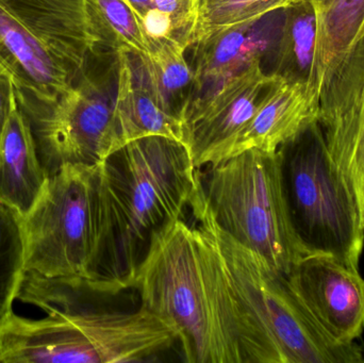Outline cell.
<instances>
[{
	"label": "cell",
	"mask_w": 364,
	"mask_h": 363,
	"mask_svg": "<svg viewBox=\"0 0 364 363\" xmlns=\"http://www.w3.org/2000/svg\"><path fill=\"white\" fill-rule=\"evenodd\" d=\"M132 289L176 334L188 363H250V341L213 241L183 217L156 232Z\"/></svg>",
	"instance_id": "1"
},
{
	"label": "cell",
	"mask_w": 364,
	"mask_h": 363,
	"mask_svg": "<svg viewBox=\"0 0 364 363\" xmlns=\"http://www.w3.org/2000/svg\"><path fill=\"white\" fill-rule=\"evenodd\" d=\"M107 213L104 259L97 294L132 289L156 232L181 219L190 206L197 168L184 143L161 136L128 143L102 162Z\"/></svg>",
	"instance_id": "2"
},
{
	"label": "cell",
	"mask_w": 364,
	"mask_h": 363,
	"mask_svg": "<svg viewBox=\"0 0 364 363\" xmlns=\"http://www.w3.org/2000/svg\"><path fill=\"white\" fill-rule=\"evenodd\" d=\"M188 209L222 258L247 332L250 363H363L360 345L333 340L284 274L218 227L208 210L199 177Z\"/></svg>",
	"instance_id": "3"
},
{
	"label": "cell",
	"mask_w": 364,
	"mask_h": 363,
	"mask_svg": "<svg viewBox=\"0 0 364 363\" xmlns=\"http://www.w3.org/2000/svg\"><path fill=\"white\" fill-rule=\"evenodd\" d=\"M21 223L25 273L95 283L107 239L102 162L65 166L48 177Z\"/></svg>",
	"instance_id": "4"
},
{
	"label": "cell",
	"mask_w": 364,
	"mask_h": 363,
	"mask_svg": "<svg viewBox=\"0 0 364 363\" xmlns=\"http://www.w3.org/2000/svg\"><path fill=\"white\" fill-rule=\"evenodd\" d=\"M205 168L199 181L218 227L289 274L306 255L291 223L277 151L248 149Z\"/></svg>",
	"instance_id": "5"
},
{
	"label": "cell",
	"mask_w": 364,
	"mask_h": 363,
	"mask_svg": "<svg viewBox=\"0 0 364 363\" xmlns=\"http://www.w3.org/2000/svg\"><path fill=\"white\" fill-rule=\"evenodd\" d=\"M277 153L289 215L305 255L331 256L359 270L363 222L331 160L318 121L304 128Z\"/></svg>",
	"instance_id": "6"
},
{
	"label": "cell",
	"mask_w": 364,
	"mask_h": 363,
	"mask_svg": "<svg viewBox=\"0 0 364 363\" xmlns=\"http://www.w3.org/2000/svg\"><path fill=\"white\" fill-rule=\"evenodd\" d=\"M92 55L82 0H0V64L19 91L55 99Z\"/></svg>",
	"instance_id": "7"
},
{
	"label": "cell",
	"mask_w": 364,
	"mask_h": 363,
	"mask_svg": "<svg viewBox=\"0 0 364 363\" xmlns=\"http://www.w3.org/2000/svg\"><path fill=\"white\" fill-rule=\"evenodd\" d=\"M17 300L70 322L76 363L145 362L177 342L174 330L143 307L132 313L96 308L58 277L26 272Z\"/></svg>",
	"instance_id": "8"
},
{
	"label": "cell",
	"mask_w": 364,
	"mask_h": 363,
	"mask_svg": "<svg viewBox=\"0 0 364 363\" xmlns=\"http://www.w3.org/2000/svg\"><path fill=\"white\" fill-rule=\"evenodd\" d=\"M16 100L47 176L65 166H95L108 157L114 99L90 68V60L77 82L55 99L16 89Z\"/></svg>",
	"instance_id": "9"
},
{
	"label": "cell",
	"mask_w": 364,
	"mask_h": 363,
	"mask_svg": "<svg viewBox=\"0 0 364 363\" xmlns=\"http://www.w3.org/2000/svg\"><path fill=\"white\" fill-rule=\"evenodd\" d=\"M278 75L263 70L261 58L229 77L209 94L188 102L182 115L186 144L195 168L226 160Z\"/></svg>",
	"instance_id": "10"
},
{
	"label": "cell",
	"mask_w": 364,
	"mask_h": 363,
	"mask_svg": "<svg viewBox=\"0 0 364 363\" xmlns=\"http://www.w3.org/2000/svg\"><path fill=\"white\" fill-rule=\"evenodd\" d=\"M318 124L364 227V36L323 83Z\"/></svg>",
	"instance_id": "11"
},
{
	"label": "cell",
	"mask_w": 364,
	"mask_h": 363,
	"mask_svg": "<svg viewBox=\"0 0 364 363\" xmlns=\"http://www.w3.org/2000/svg\"><path fill=\"white\" fill-rule=\"evenodd\" d=\"M316 323L337 342L353 345L364 332V279L331 256L310 255L284 275Z\"/></svg>",
	"instance_id": "12"
},
{
	"label": "cell",
	"mask_w": 364,
	"mask_h": 363,
	"mask_svg": "<svg viewBox=\"0 0 364 363\" xmlns=\"http://www.w3.org/2000/svg\"><path fill=\"white\" fill-rule=\"evenodd\" d=\"M117 61L109 156L145 136H166L186 144L181 117L166 109L156 95L143 60L132 53H119Z\"/></svg>",
	"instance_id": "13"
},
{
	"label": "cell",
	"mask_w": 364,
	"mask_h": 363,
	"mask_svg": "<svg viewBox=\"0 0 364 363\" xmlns=\"http://www.w3.org/2000/svg\"><path fill=\"white\" fill-rule=\"evenodd\" d=\"M318 110L320 96L311 87L278 76L228 158L248 149L276 153L304 128L318 121Z\"/></svg>",
	"instance_id": "14"
},
{
	"label": "cell",
	"mask_w": 364,
	"mask_h": 363,
	"mask_svg": "<svg viewBox=\"0 0 364 363\" xmlns=\"http://www.w3.org/2000/svg\"><path fill=\"white\" fill-rule=\"evenodd\" d=\"M47 179L29 121L16 100L0 141V205L25 219L42 195Z\"/></svg>",
	"instance_id": "15"
},
{
	"label": "cell",
	"mask_w": 364,
	"mask_h": 363,
	"mask_svg": "<svg viewBox=\"0 0 364 363\" xmlns=\"http://www.w3.org/2000/svg\"><path fill=\"white\" fill-rule=\"evenodd\" d=\"M82 4L94 58L129 53L151 59L153 42L128 0H82Z\"/></svg>",
	"instance_id": "16"
},
{
	"label": "cell",
	"mask_w": 364,
	"mask_h": 363,
	"mask_svg": "<svg viewBox=\"0 0 364 363\" xmlns=\"http://www.w3.org/2000/svg\"><path fill=\"white\" fill-rule=\"evenodd\" d=\"M255 23L224 30L194 45L196 89L215 87L261 58L267 40L257 33Z\"/></svg>",
	"instance_id": "17"
},
{
	"label": "cell",
	"mask_w": 364,
	"mask_h": 363,
	"mask_svg": "<svg viewBox=\"0 0 364 363\" xmlns=\"http://www.w3.org/2000/svg\"><path fill=\"white\" fill-rule=\"evenodd\" d=\"M318 19L311 0H301L284 10L274 74L290 82L307 85L320 96L316 82Z\"/></svg>",
	"instance_id": "18"
},
{
	"label": "cell",
	"mask_w": 364,
	"mask_h": 363,
	"mask_svg": "<svg viewBox=\"0 0 364 363\" xmlns=\"http://www.w3.org/2000/svg\"><path fill=\"white\" fill-rule=\"evenodd\" d=\"M318 19L316 82L333 74L364 36V0H311Z\"/></svg>",
	"instance_id": "19"
},
{
	"label": "cell",
	"mask_w": 364,
	"mask_h": 363,
	"mask_svg": "<svg viewBox=\"0 0 364 363\" xmlns=\"http://www.w3.org/2000/svg\"><path fill=\"white\" fill-rule=\"evenodd\" d=\"M153 57L143 60L156 95L170 112L181 117L186 109L182 95L192 93L194 72L184 55L188 48L176 38H164L153 42ZM183 123V121H182Z\"/></svg>",
	"instance_id": "20"
},
{
	"label": "cell",
	"mask_w": 364,
	"mask_h": 363,
	"mask_svg": "<svg viewBox=\"0 0 364 363\" xmlns=\"http://www.w3.org/2000/svg\"><path fill=\"white\" fill-rule=\"evenodd\" d=\"M301 0H207L197 6L190 46L239 26L254 23L265 15L288 8Z\"/></svg>",
	"instance_id": "21"
},
{
	"label": "cell",
	"mask_w": 364,
	"mask_h": 363,
	"mask_svg": "<svg viewBox=\"0 0 364 363\" xmlns=\"http://www.w3.org/2000/svg\"><path fill=\"white\" fill-rule=\"evenodd\" d=\"M25 274V239L21 219L0 205V322L12 313Z\"/></svg>",
	"instance_id": "22"
},
{
	"label": "cell",
	"mask_w": 364,
	"mask_h": 363,
	"mask_svg": "<svg viewBox=\"0 0 364 363\" xmlns=\"http://www.w3.org/2000/svg\"><path fill=\"white\" fill-rule=\"evenodd\" d=\"M151 42L176 38L190 46L196 0H128Z\"/></svg>",
	"instance_id": "23"
},
{
	"label": "cell",
	"mask_w": 364,
	"mask_h": 363,
	"mask_svg": "<svg viewBox=\"0 0 364 363\" xmlns=\"http://www.w3.org/2000/svg\"><path fill=\"white\" fill-rule=\"evenodd\" d=\"M16 104V89L10 72L0 64V141Z\"/></svg>",
	"instance_id": "24"
},
{
	"label": "cell",
	"mask_w": 364,
	"mask_h": 363,
	"mask_svg": "<svg viewBox=\"0 0 364 363\" xmlns=\"http://www.w3.org/2000/svg\"><path fill=\"white\" fill-rule=\"evenodd\" d=\"M207 1V0H196V6H198L199 4H201V2Z\"/></svg>",
	"instance_id": "25"
},
{
	"label": "cell",
	"mask_w": 364,
	"mask_h": 363,
	"mask_svg": "<svg viewBox=\"0 0 364 363\" xmlns=\"http://www.w3.org/2000/svg\"><path fill=\"white\" fill-rule=\"evenodd\" d=\"M361 350H363V363H364V345L363 347H361Z\"/></svg>",
	"instance_id": "26"
}]
</instances>
